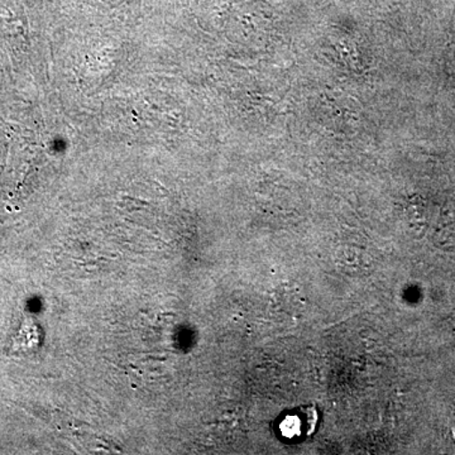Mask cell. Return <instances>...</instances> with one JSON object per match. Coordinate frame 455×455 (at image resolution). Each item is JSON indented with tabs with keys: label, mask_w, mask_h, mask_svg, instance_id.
<instances>
[{
	"label": "cell",
	"mask_w": 455,
	"mask_h": 455,
	"mask_svg": "<svg viewBox=\"0 0 455 455\" xmlns=\"http://www.w3.org/2000/svg\"><path fill=\"white\" fill-rule=\"evenodd\" d=\"M317 410L315 406H300L283 412L277 419V435L286 443H298L309 438L316 429Z\"/></svg>",
	"instance_id": "6da1fadb"
}]
</instances>
